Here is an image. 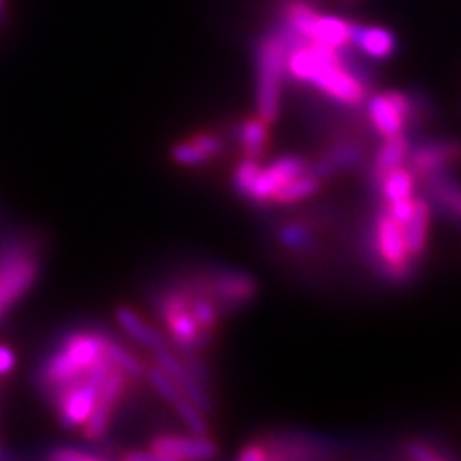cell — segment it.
<instances>
[{
    "mask_svg": "<svg viewBox=\"0 0 461 461\" xmlns=\"http://www.w3.org/2000/svg\"><path fill=\"white\" fill-rule=\"evenodd\" d=\"M285 25L271 29L258 45L256 56V104L258 115L267 123L279 118L281 106V81L285 74V60L291 45L298 42Z\"/></svg>",
    "mask_w": 461,
    "mask_h": 461,
    "instance_id": "cell-1",
    "label": "cell"
},
{
    "mask_svg": "<svg viewBox=\"0 0 461 461\" xmlns=\"http://www.w3.org/2000/svg\"><path fill=\"white\" fill-rule=\"evenodd\" d=\"M39 273L41 259L32 239L10 237L0 242V315L32 291Z\"/></svg>",
    "mask_w": 461,
    "mask_h": 461,
    "instance_id": "cell-2",
    "label": "cell"
},
{
    "mask_svg": "<svg viewBox=\"0 0 461 461\" xmlns=\"http://www.w3.org/2000/svg\"><path fill=\"white\" fill-rule=\"evenodd\" d=\"M156 313L166 323L169 340L179 352H202L213 340L198 327L189 310V298L183 286L171 285L166 291L158 293L154 298Z\"/></svg>",
    "mask_w": 461,
    "mask_h": 461,
    "instance_id": "cell-3",
    "label": "cell"
},
{
    "mask_svg": "<svg viewBox=\"0 0 461 461\" xmlns=\"http://www.w3.org/2000/svg\"><path fill=\"white\" fill-rule=\"evenodd\" d=\"M189 279L200 293H204L215 302L221 315L247 308L258 296V281L247 271L223 267L200 273V276Z\"/></svg>",
    "mask_w": 461,
    "mask_h": 461,
    "instance_id": "cell-4",
    "label": "cell"
},
{
    "mask_svg": "<svg viewBox=\"0 0 461 461\" xmlns=\"http://www.w3.org/2000/svg\"><path fill=\"white\" fill-rule=\"evenodd\" d=\"M259 440L267 452V459H327L335 457L342 448L337 438L304 430L269 432Z\"/></svg>",
    "mask_w": 461,
    "mask_h": 461,
    "instance_id": "cell-5",
    "label": "cell"
},
{
    "mask_svg": "<svg viewBox=\"0 0 461 461\" xmlns=\"http://www.w3.org/2000/svg\"><path fill=\"white\" fill-rule=\"evenodd\" d=\"M410 113V95L403 91L375 93L367 100V115L377 135L383 139L406 131Z\"/></svg>",
    "mask_w": 461,
    "mask_h": 461,
    "instance_id": "cell-6",
    "label": "cell"
},
{
    "mask_svg": "<svg viewBox=\"0 0 461 461\" xmlns=\"http://www.w3.org/2000/svg\"><path fill=\"white\" fill-rule=\"evenodd\" d=\"M461 160V142L456 139H432L423 140L410 150L408 167L415 177H427L430 173L450 169Z\"/></svg>",
    "mask_w": 461,
    "mask_h": 461,
    "instance_id": "cell-7",
    "label": "cell"
},
{
    "mask_svg": "<svg viewBox=\"0 0 461 461\" xmlns=\"http://www.w3.org/2000/svg\"><path fill=\"white\" fill-rule=\"evenodd\" d=\"M308 160L296 154H288L279 158L267 167H262L254 179L250 191L247 194L249 200L256 202V204H264V202H271L273 194H276L283 185L288 181L296 179L302 173H306Z\"/></svg>",
    "mask_w": 461,
    "mask_h": 461,
    "instance_id": "cell-8",
    "label": "cell"
},
{
    "mask_svg": "<svg viewBox=\"0 0 461 461\" xmlns=\"http://www.w3.org/2000/svg\"><path fill=\"white\" fill-rule=\"evenodd\" d=\"M150 450L160 461L177 459H210L218 454V444L210 437L158 435L150 442Z\"/></svg>",
    "mask_w": 461,
    "mask_h": 461,
    "instance_id": "cell-9",
    "label": "cell"
},
{
    "mask_svg": "<svg viewBox=\"0 0 461 461\" xmlns=\"http://www.w3.org/2000/svg\"><path fill=\"white\" fill-rule=\"evenodd\" d=\"M154 357H156V364L160 366L173 381H176L179 391L189 398L200 411H204L206 415L213 413V402H212V396L208 394V388L193 377L191 371L186 369L185 364L181 362V357L177 354H173L169 346L167 348L154 350Z\"/></svg>",
    "mask_w": 461,
    "mask_h": 461,
    "instance_id": "cell-10",
    "label": "cell"
},
{
    "mask_svg": "<svg viewBox=\"0 0 461 461\" xmlns=\"http://www.w3.org/2000/svg\"><path fill=\"white\" fill-rule=\"evenodd\" d=\"M366 149L354 139H342L330 144V147L313 160L308 162V173L317 179H327L337 176L342 169H354L364 164Z\"/></svg>",
    "mask_w": 461,
    "mask_h": 461,
    "instance_id": "cell-11",
    "label": "cell"
},
{
    "mask_svg": "<svg viewBox=\"0 0 461 461\" xmlns=\"http://www.w3.org/2000/svg\"><path fill=\"white\" fill-rule=\"evenodd\" d=\"M352 45L371 60H388L398 49V39L386 27L354 23Z\"/></svg>",
    "mask_w": 461,
    "mask_h": 461,
    "instance_id": "cell-12",
    "label": "cell"
},
{
    "mask_svg": "<svg viewBox=\"0 0 461 461\" xmlns=\"http://www.w3.org/2000/svg\"><path fill=\"white\" fill-rule=\"evenodd\" d=\"M410 150H411V140L406 133L384 139L377 154H375V158H373L371 171H369V179H371L375 189H377L381 179L386 176L388 171H393L394 167L406 164Z\"/></svg>",
    "mask_w": 461,
    "mask_h": 461,
    "instance_id": "cell-13",
    "label": "cell"
},
{
    "mask_svg": "<svg viewBox=\"0 0 461 461\" xmlns=\"http://www.w3.org/2000/svg\"><path fill=\"white\" fill-rule=\"evenodd\" d=\"M429 223H430V206L423 198H415V208L408 223L403 225V237H406L408 254L413 262H420V258L427 250L429 242Z\"/></svg>",
    "mask_w": 461,
    "mask_h": 461,
    "instance_id": "cell-14",
    "label": "cell"
},
{
    "mask_svg": "<svg viewBox=\"0 0 461 461\" xmlns=\"http://www.w3.org/2000/svg\"><path fill=\"white\" fill-rule=\"evenodd\" d=\"M352 27L354 22L350 20L339 16H323V14H320L312 27L308 41L330 49H342L346 45H352Z\"/></svg>",
    "mask_w": 461,
    "mask_h": 461,
    "instance_id": "cell-15",
    "label": "cell"
},
{
    "mask_svg": "<svg viewBox=\"0 0 461 461\" xmlns=\"http://www.w3.org/2000/svg\"><path fill=\"white\" fill-rule=\"evenodd\" d=\"M115 320H118V323L122 325V329L125 330L129 337H133L137 342H140L142 346H147V348L152 350V352L160 350V348H167V346H169L167 339L160 333V330H156L154 327H150L131 308L120 306L118 310H115Z\"/></svg>",
    "mask_w": 461,
    "mask_h": 461,
    "instance_id": "cell-16",
    "label": "cell"
},
{
    "mask_svg": "<svg viewBox=\"0 0 461 461\" xmlns=\"http://www.w3.org/2000/svg\"><path fill=\"white\" fill-rule=\"evenodd\" d=\"M267 125L269 123L258 115V118L244 120L235 127V139L240 144L244 158L259 160V158L266 154V147L269 140Z\"/></svg>",
    "mask_w": 461,
    "mask_h": 461,
    "instance_id": "cell-17",
    "label": "cell"
},
{
    "mask_svg": "<svg viewBox=\"0 0 461 461\" xmlns=\"http://www.w3.org/2000/svg\"><path fill=\"white\" fill-rule=\"evenodd\" d=\"M415 179L417 177L413 176V171L408 166H398L393 171H388L381 179L377 191L388 204V202L413 196Z\"/></svg>",
    "mask_w": 461,
    "mask_h": 461,
    "instance_id": "cell-18",
    "label": "cell"
},
{
    "mask_svg": "<svg viewBox=\"0 0 461 461\" xmlns=\"http://www.w3.org/2000/svg\"><path fill=\"white\" fill-rule=\"evenodd\" d=\"M321 189V179H317L310 173H302L296 179L288 181L286 185H283L281 189L273 194L271 202H276V204H293V202L298 200H306L313 194L320 193Z\"/></svg>",
    "mask_w": 461,
    "mask_h": 461,
    "instance_id": "cell-19",
    "label": "cell"
},
{
    "mask_svg": "<svg viewBox=\"0 0 461 461\" xmlns=\"http://www.w3.org/2000/svg\"><path fill=\"white\" fill-rule=\"evenodd\" d=\"M104 352L112 359V364L118 366L120 369H123L131 379L142 377L144 371H147V367H144V364L140 362L139 357H135L131 352L125 350L118 340L110 339L108 335L104 337Z\"/></svg>",
    "mask_w": 461,
    "mask_h": 461,
    "instance_id": "cell-20",
    "label": "cell"
},
{
    "mask_svg": "<svg viewBox=\"0 0 461 461\" xmlns=\"http://www.w3.org/2000/svg\"><path fill=\"white\" fill-rule=\"evenodd\" d=\"M279 240L286 249L308 252L313 247V230L304 221H291L279 229Z\"/></svg>",
    "mask_w": 461,
    "mask_h": 461,
    "instance_id": "cell-21",
    "label": "cell"
},
{
    "mask_svg": "<svg viewBox=\"0 0 461 461\" xmlns=\"http://www.w3.org/2000/svg\"><path fill=\"white\" fill-rule=\"evenodd\" d=\"M173 410L177 411V415L181 417V421L185 423L186 429L193 432V435L210 437V427H208V421H206V413L200 411L189 398L181 396L176 403H173Z\"/></svg>",
    "mask_w": 461,
    "mask_h": 461,
    "instance_id": "cell-22",
    "label": "cell"
},
{
    "mask_svg": "<svg viewBox=\"0 0 461 461\" xmlns=\"http://www.w3.org/2000/svg\"><path fill=\"white\" fill-rule=\"evenodd\" d=\"M403 452H406L410 459H417V461H444V459L457 457L456 454L438 450V446L421 438H410L403 442Z\"/></svg>",
    "mask_w": 461,
    "mask_h": 461,
    "instance_id": "cell-23",
    "label": "cell"
},
{
    "mask_svg": "<svg viewBox=\"0 0 461 461\" xmlns=\"http://www.w3.org/2000/svg\"><path fill=\"white\" fill-rule=\"evenodd\" d=\"M47 457L54 461H98L110 456L91 448V446H58V448L47 454Z\"/></svg>",
    "mask_w": 461,
    "mask_h": 461,
    "instance_id": "cell-24",
    "label": "cell"
},
{
    "mask_svg": "<svg viewBox=\"0 0 461 461\" xmlns=\"http://www.w3.org/2000/svg\"><path fill=\"white\" fill-rule=\"evenodd\" d=\"M171 158L176 160L177 164L181 166H191V167H196V166H204L208 162H212V158L202 150L196 142L193 140H183V142H177L176 147L171 149Z\"/></svg>",
    "mask_w": 461,
    "mask_h": 461,
    "instance_id": "cell-25",
    "label": "cell"
},
{
    "mask_svg": "<svg viewBox=\"0 0 461 461\" xmlns=\"http://www.w3.org/2000/svg\"><path fill=\"white\" fill-rule=\"evenodd\" d=\"M259 164L258 160H250V158H244V160L235 167V173H233V189L239 196L247 198L250 186L254 183V179L258 177L259 173Z\"/></svg>",
    "mask_w": 461,
    "mask_h": 461,
    "instance_id": "cell-26",
    "label": "cell"
},
{
    "mask_svg": "<svg viewBox=\"0 0 461 461\" xmlns=\"http://www.w3.org/2000/svg\"><path fill=\"white\" fill-rule=\"evenodd\" d=\"M191 140L196 142L198 147L212 158V160H213V158H218L223 152V140H221V137H218L215 133L200 131V133H194L191 137Z\"/></svg>",
    "mask_w": 461,
    "mask_h": 461,
    "instance_id": "cell-27",
    "label": "cell"
},
{
    "mask_svg": "<svg viewBox=\"0 0 461 461\" xmlns=\"http://www.w3.org/2000/svg\"><path fill=\"white\" fill-rule=\"evenodd\" d=\"M239 459L242 461H266L267 459V452L264 448V444L259 438L244 444L242 450L239 452Z\"/></svg>",
    "mask_w": 461,
    "mask_h": 461,
    "instance_id": "cell-28",
    "label": "cell"
},
{
    "mask_svg": "<svg viewBox=\"0 0 461 461\" xmlns=\"http://www.w3.org/2000/svg\"><path fill=\"white\" fill-rule=\"evenodd\" d=\"M16 366V356L6 346H0V375H6Z\"/></svg>",
    "mask_w": 461,
    "mask_h": 461,
    "instance_id": "cell-29",
    "label": "cell"
},
{
    "mask_svg": "<svg viewBox=\"0 0 461 461\" xmlns=\"http://www.w3.org/2000/svg\"><path fill=\"white\" fill-rule=\"evenodd\" d=\"M123 459H129V461H160L156 457V454L152 450L149 452H142V450H131V452H125L122 454Z\"/></svg>",
    "mask_w": 461,
    "mask_h": 461,
    "instance_id": "cell-30",
    "label": "cell"
},
{
    "mask_svg": "<svg viewBox=\"0 0 461 461\" xmlns=\"http://www.w3.org/2000/svg\"><path fill=\"white\" fill-rule=\"evenodd\" d=\"M3 6H5V0H0V16H3Z\"/></svg>",
    "mask_w": 461,
    "mask_h": 461,
    "instance_id": "cell-31",
    "label": "cell"
}]
</instances>
